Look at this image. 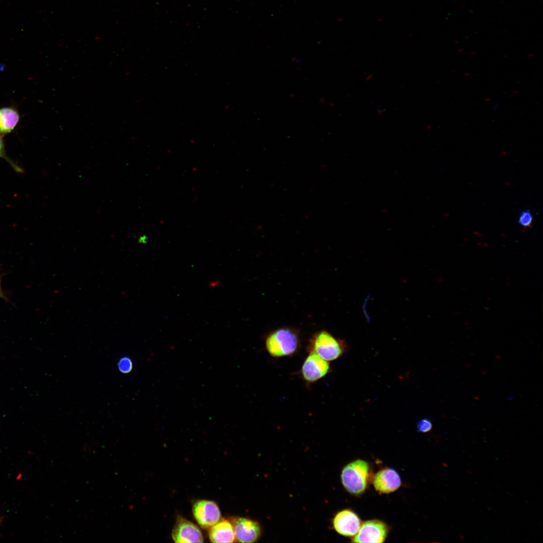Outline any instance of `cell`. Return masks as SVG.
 <instances>
[{"instance_id": "obj_1", "label": "cell", "mask_w": 543, "mask_h": 543, "mask_svg": "<svg viewBox=\"0 0 543 543\" xmlns=\"http://www.w3.org/2000/svg\"><path fill=\"white\" fill-rule=\"evenodd\" d=\"M301 346L300 333L291 327L279 328L269 333L265 339L268 353L275 358L291 356L297 353Z\"/></svg>"}, {"instance_id": "obj_2", "label": "cell", "mask_w": 543, "mask_h": 543, "mask_svg": "<svg viewBox=\"0 0 543 543\" xmlns=\"http://www.w3.org/2000/svg\"><path fill=\"white\" fill-rule=\"evenodd\" d=\"M346 345L343 341L325 330L319 331L310 338L307 350L322 358L331 361L340 357L345 352Z\"/></svg>"}, {"instance_id": "obj_3", "label": "cell", "mask_w": 543, "mask_h": 543, "mask_svg": "<svg viewBox=\"0 0 543 543\" xmlns=\"http://www.w3.org/2000/svg\"><path fill=\"white\" fill-rule=\"evenodd\" d=\"M368 463L357 460L347 464L343 469L341 475L342 483L351 494H361L366 489L369 476Z\"/></svg>"}, {"instance_id": "obj_4", "label": "cell", "mask_w": 543, "mask_h": 543, "mask_svg": "<svg viewBox=\"0 0 543 543\" xmlns=\"http://www.w3.org/2000/svg\"><path fill=\"white\" fill-rule=\"evenodd\" d=\"M330 370V366L328 361L315 353L309 352L302 364L300 375L306 383L310 384L324 377Z\"/></svg>"}, {"instance_id": "obj_5", "label": "cell", "mask_w": 543, "mask_h": 543, "mask_svg": "<svg viewBox=\"0 0 543 543\" xmlns=\"http://www.w3.org/2000/svg\"><path fill=\"white\" fill-rule=\"evenodd\" d=\"M194 517L204 529H209L221 519V512L217 504L211 500H200L193 506Z\"/></svg>"}, {"instance_id": "obj_6", "label": "cell", "mask_w": 543, "mask_h": 543, "mask_svg": "<svg viewBox=\"0 0 543 543\" xmlns=\"http://www.w3.org/2000/svg\"><path fill=\"white\" fill-rule=\"evenodd\" d=\"M388 532L387 525L379 520H370L364 522L360 526L356 535L352 539L353 542H383Z\"/></svg>"}, {"instance_id": "obj_7", "label": "cell", "mask_w": 543, "mask_h": 543, "mask_svg": "<svg viewBox=\"0 0 543 543\" xmlns=\"http://www.w3.org/2000/svg\"><path fill=\"white\" fill-rule=\"evenodd\" d=\"M171 536L175 542H204L203 534L198 526L182 516H178Z\"/></svg>"}, {"instance_id": "obj_8", "label": "cell", "mask_w": 543, "mask_h": 543, "mask_svg": "<svg viewBox=\"0 0 543 543\" xmlns=\"http://www.w3.org/2000/svg\"><path fill=\"white\" fill-rule=\"evenodd\" d=\"M234 528L236 541L253 542L261 535V528L255 521L246 517H237L230 519Z\"/></svg>"}, {"instance_id": "obj_9", "label": "cell", "mask_w": 543, "mask_h": 543, "mask_svg": "<svg viewBox=\"0 0 543 543\" xmlns=\"http://www.w3.org/2000/svg\"><path fill=\"white\" fill-rule=\"evenodd\" d=\"M334 529L339 534L352 536L357 533L360 526V520L358 516L349 509L338 512L333 519Z\"/></svg>"}, {"instance_id": "obj_10", "label": "cell", "mask_w": 543, "mask_h": 543, "mask_svg": "<svg viewBox=\"0 0 543 543\" xmlns=\"http://www.w3.org/2000/svg\"><path fill=\"white\" fill-rule=\"evenodd\" d=\"M373 484L377 491L383 493H390L400 487L401 481L399 475L395 470L385 468L375 474Z\"/></svg>"}, {"instance_id": "obj_11", "label": "cell", "mask_w": 543, "mask_h": 543, "mask_svg": "<svg viewBox=\"0 0 543 543\" xmlns=\"http://www.w3.org/2000/svg\"><path fill=\"white\" fill-rule=\"evenodd\" d=\"M208 529L209 539L212 542L236 541L233 526L229 519H220Z\"/></svg>"}, {"instance_id": "obj_12", "label": "cell", "mask_w": 543, "mask_h": 543, "mask_svg": "<svg viewBox=\"0 0 543 543\" xmlns=\"http://www.w3.org/2000/svg\"><path fill=\"white\" fill-rule=\"evenodd\" d=\"M20 120L18 111L12 107L0 109V134L11 133L16 127Z\"/></svg>"}, {"instance_id": "obj_13", "label": "cell", "mask_w": 543, "mask_h": 543, "mask_svg": "<svg viewBox=\"0 0 543 543\" xmlns=\"http://www.w3.org/2000/svg\"><path fill=\"white\" fill-rule=\"evenodd\" d=\"M532 220V215L529 210L523 211L519 215L518 223L524 228L530 227Z\"/></svg>"}, {"instance_id": "obj_14", "label": "cell", "mask_w": 543, "mask_h": 543, "mask_svg": "<svg viewBox=\"0 0 543 543\" xmlns=\"http://www.w3.org/2000/svg\"><path fill=\"white\" fill-rule=\"evenodd\" d=\"M0 158L5 159L8 161L11 166L17 172L22 171V169L17 164H16L12 160H11L7 155L5 149L4 140L2 136L0 135Z\"/></svg>"}, {"instance_id": "obj_15", "label": "cell", "mask_w": 543, "mask_h": 543, "mask_svg": "<svg viewBox=\"0 0 543 543\" xmlns=\"http://www.w3.org/2000/svg\"><path fill=\"white\" fill-rule=\"evenodd\" d=\"M118 368L120 371L123 373H128L132 369V362L131 359L128 357L121 358L119 361Z\"/></svg>"}, {"instance_id": "obj_16", "label": "cell", "mask_w": 543, "mask_h": 543, "mask_svg": "<svg viewBox=\"0 0 543 543\" xmlns=\"http://www.w3.org/2000/svg\"><path fill=\"white\" fill-rule=\"evenodd\" d=\"M419 432L425 433L430 431L432 428V423L428 418H423L417 424Z\"/></svg>"}, {"instance_id": "obj_17", "label": "cell", "mask_w": 543, "mask_h": 543, "mask_svg": "<svg viewBox=\"0 0 543 543\" xmlns=\"http://www.w3.org/2000/svg\"><path fill=\"white\" fill-rule=\"evenodd\" d=\"M0 297H4L3 293L2 292V289H1V284H0Z\"/></svg>"}]
</instances>
